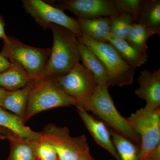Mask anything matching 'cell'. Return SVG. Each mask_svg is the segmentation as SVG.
<instances>
[{
  "label": "cell",
  "instance_id": "obj_1",
  "mask_svg": "<svg viewBox=\"0 0 160 160\" xmlns=\"http://www.w3.org/2000/svg\"><path fill=\"white\" fill-rule=\"evenodd\" d=\"M49 28L52 31L53 44L46 66V76L57 78L66 74L79 63L78 41L76 36L65 27L52 24Z\"/></svg>",
  "mask_w": 160,
  "mask_h": 160
},
{
  "label": "cell",
  "instance_id": "obj_2",
  "mask_svg": "<svg viewBox=\"0 0 160 160\" xmlns=\"http://www.w3.org/2000/svg\"><path fill=\"white\" fill-rule=\"evenodd\" d=\"M77 102L62 90L55 78L46 76L35 80L29 92L23 121L42 112L61 107L76 106Z\"/></svg>",
  "mask_w": 160,
  "mask_h": 160
},
{
  "label": "cell",
  "instance_id": "obj_3",
  "mask_svg": "<svg viewBox=\"0 0 160 160\" xmlns=\"http://www.w3.org/2000/svg\"><path fill=\"white\" fill-rule=\"evenodd\" d=\"M109 87L106 83H98L87 111H91L110 129L135 143L140 148L139 136L127 118L123 117L117 109L109 93Z\"/></svg>",
  "mask_w": 160,
  "mask_h": 160
},
{
  "label": "cell",
  "instance_id": "obj_4",
  "mask_svg": "<svg viewBox=\"0 0 160 160\" xmlns=\"http://www.w3.org/2000/svg\"><path fill=\"white\" fill-rule=\"evenodd\" d=\"M1 54L9 62L20 64L32 80H37L46 76L47 62L51 48H40L26 45L17 39L8 36L3 42Z\"/></svg>",
  "mask_w": 160,
  "mask_h": 160
},
{
  "label": "cell",
  "instance_id": "obj_5",
  "mask_svg": "<svg viewBox=\"0 0 160 160\" xmlns=\"http://www.w3.org/2000/svg\"><path fill=\"white\" fill-rule=\"evenodd\" d=\"M78 41L91 49L106 67L110 81V86L120 87L131 85L135 69L122 59L113 46L109 42H102L82 34Z\"/></svg>",
  "mask_w": 160,
  "mask_h": 160
},
{
  "label": "cell",
  "instance_id": "obj_6",
  "mask_svg": "<svg viewBox=\"0 0 160 160\" xmlns=\"http://www.w3.org/2000/svg\"><path fill=\"white\" fill-rule=\"evenodd\" d=\"M127 119L140 138V160H149L160 147V108H140Z\"/></svg>",
  "mask_w": 160,
  "mask_h": 160
},
{
  "label": "cell",
  "instance_id": "obj_7",
  "mask_svg": "<svg viewBox=\"0 0 160 160\" xmlns=\"http://www.w3.org/2000/svg\"><path fill=\"white\" fill-rule=\"evenodd\" d=\"M67 127L49 124L40 132L41 141L53 146L58 160H79L89 151V145L84 135L77 137L70 136Z\"/></svg>",
  "mask_w": 160,
  "mask_h": 160
},
{
  "label": "cell",
  "instance_id": "obj_8",
  "mask_svg": "<svg viewBox=\"0 0 160 160\" xmlns=\"http://www.w3.org/2000/svg\"><path fill=\"white\" fill-rule=\"evenodd\" d=\"M55 78L62 90L76 101V107L87 111L98 85L93 75L79 62L66 74Z\"/></svg>",
  "mask_w": 160,
  "mask_h": 160
},
{
  "label": "cell",
  "instance_id": "obj_9",
  "mask_svg": "<svg viewBox=\"0 0 160 160\" xmlns=\"http://www.w3.org/2000/svg\"><path fill=\"white\" fill-rule=\"evenodd\" d=\"M22 2L26 12L44 30L53 24L69 29L77 37L82 34L77 19L67 15L64 10L42 0H23Z\"/></svg>",
  "mask_w": 160,
  "mask_h": 160
},
{
  "label": "cell",
  "instance_id": "obj_10",
  "mask_svg": "<svg viewBox=\"0 0 160 160\" xmlns=\"http://www.w3.org/2000/svg\"><path fill=\"white\" fill-rule=\"evenodd\" d=\"M56 7L71 12L77 18L93 19L110 17L119 14L112 0H64Z\"/></svg>",
  "mask_w": 160,
  "mask_h": 160
},
{
  "label": "cell",
  "instance_id": "obj_11",
  "mask_svg": "<svg viewBox=\"0 0 160 160\" xmlns=\"http://www.w3.org/2000/svg\"><path fill=\"white\" fill-rule=\"evenodd\" d=\"M139 87L135 91L137 96L146 102L145 107L156 109L160 106V69L150 72L144 69L138 78Z\"/></svg>",
  "mask_w": 160,
  "mask_h": 160
},
{
  "label": "cell",
  "instance_id": "obj_12",
  "mask_svg": "<svg viewBox=\"0 0 160 160\" xmlns=\"http://www.w3.org/2000/svg\"><path fill=\"white\" fill-rule=\"evenodd\" d=\"M76 108L80 118L96 142L107 150L117 160H120L112 142L109 127L102 121L96 118L82 108Z\"/></svg>",
  "mask_w": 160,
  "mask_h": 160
},
{
  "label": "cell",
  "instance_id": "obj_13",
  "mask_svg": "<svg viewBox=\"0 0 160 160\" xmlns=\"http://www.w3.org/2000/svg\"><path fill=\"white\" fill-rule=\"evenodd\" d=\"M22 119L0 107V126L12 132L15 136L26 139L39 141L40 132L34 131L25 125Z\"/></svg>",
  "mask_w": 160,
  "mask_h": 160
},
{
  "label": "cell",
  "instance_id": "obj_14",
  "mask_svg": "<svg viewBox=\"0 0 160 160\" xmlns=\"http://www.w3.org/2000/svg\"><path fill=\"white\" fill-rule=\"evenodd\" d=\"M82 33L91 39L102 42H108L110 35L111 17H101L93 19L77 18Z\"/></svg>",
  "mask_w": 160,
  "mask_h": 160
},
{
  "label": "cell",
  "instance_id": "obj_15",
  "mask_svg": "<svg viewBox=\"0 0 160 160\" xmlns=\"http://www.w3.org/2000/svg\"><path fill=\"white\" fill-rule=\"evenodd\" d=\"M78 47L83 66L93 75L98 83H106L110 86L109 74L102 61L88 46L78 41Z\"/></svg>",
  "mask_w": 160,
  "mask_h": 160
},
{
  "label": "cell",
  "instance_id": "obj_16",
  "mask_svg": "<svg viewBox=\"0 0 160 160\" xmlns=\"http://www.w3.org/2000/svg\"><path fill=\"white\" fill-rule=\"evenodd\" d=\"M35 80L28 85L13 91H6L0 107L24 118L29 92Z\"/></svg>",
  "mask_w": 160,
  "mask_h": 160
},
{
  "label": "cell",
  "instance_id": "obj_17",
  "mask_svg": "<svg viewBox=\"0 0 160 160\" xmlns=\"http://www.w3.org/2000/svg\"><path fill=\"white\" fill-rule=\"evenodd\" d=\"M10 66L0 73V86L8 91H13L28 85L33 80L20 64L11 61Z\"/></svg>",
  "mask_w": 160,
  "mask_h": 160
},
{
  "label": "cell",
  "instance_id": "obj_18",
  "mask_svg": "<svg viewBox=\"0 0 160 160\" xmlns=\"http://www.w3.org/2000/svg\"><path fill=\"white\" fill-rule=\"evenodd\" d=\"M10 151L7 160H38L39 141L26 139L13 136L9 138Z\"/></svg>",
  "mask_w": 160,
  "mask_h": 160
},
{
  "label": "cell",
  "instance_id": "obj_19",
  "mask_svg": "<svg viewBox=\"0 0 160 160\" xmlns=\"http://www.w3.org/2000/svg\"><path fill=\"white\" fill-rule=\"evenodd\" d=\"M107 40L113 46L122 59L135 69L141 67L148 60V55L140 53L132 47L126 40L112 37L110 35Z\"/></svg>",
  "mask_w": 160,
  "mask_h": 160
},
{
  "label": "cell",
  "instance_id": "obj_20",
  "mask_svg": "<svg viewBox=\"0 0 160 160\" xmlns=\"http://www.w3.org/2000/svg\"><path fill=\"white\" fill-rule=\"evenodd\" d=\"M137 23L160 34V0H144Z\"/></svg>",
  "mask_w": 160,
  "mask_h": 160
},
{
  "label": "cell",
  "instance_id": "obj_21",
  "mask_svg": "<svg viewBox=\"0 0 160 160\" xmlns=\"http://www.w3.org/2000/svg\"><path fill=\"white\" fill-rule=\"evenodd\" d=\"M158 32L154 29L147 28L138 23H133L127 37L126 42L133 49L143 54H147L146 51L149 49L147 40L152 36Z\"/></svg>",
  "mask_w": 160,
  "mask_h": 160
},
{
  "label": "cell",
  "instance_id": "obj_22",
  "mask_svg": "<svg viewBox=\"0 0 160 160\" xmlns=\"http://www.w3.org/2000/svg\"><path fill=\"white\" fill-rule=\"evenodd\" d=\"M109 130L120 160H140V148L137 145L112 129Z\"/></svg>",
  "mask_w": 160,
  "mask_h": 160
},
{
  "label": "cell",
  "instance_id": "obj_23",
  "mask_svg": "<svg viewBox=\"0 0 160 160\" xmlns=\"http://www.w3.org/2000/svg\"><path fill=\"white\" fill-rule=\"evenodd\" d=\"M111 17L110 36L126 41L131 26L134 23L132 18L126 15L122 14H119Z\"/></svg>",
  "mask_w": 160,
  "mask_h": 160
},
{
  "label": "cell",
  "instance_id": "obj_24",
  "mask_svg": "<svg viewBox=\"0 0 160 160\" xmlns=\"http://www.w3.org/2000/svg\"><path fill=\"white\" fill-rule=\"evenodd\" d=\"M144 0H112L119 14L126 15L138 23L139 14Z\"/></svg>",
  "mask_w": 160,
  "mask_h": 160
},
{
  "label": "cell",
  "instance_id": "obj_25",
  "mask_svg": "<svg viewBox=\"0 0 160 160\" xmlns=\"http://www.w3.org/2000/svg\"><path fill=\"white\" fill-rule=\"evenodd\" d=\"M37 156L41 160H58L57 154L53 146L47 142L39 140L37 148Z\"/></svg>",
  "mask_w": 160,
  "mask_h": 160
},
{
  "label": "cell",
  "instance_id": "obj_26",
  "mask_svg": "<svg viewBox=\"0 0 160 160\" xmlns=\"http://www.w3.org/2000/svg\"><path fill=\"white\" fill-rule=\"evenodd\" d=\"M10 65V62L0 52V73L8 69Z\"/></svg>",
  "mask_w": 160,
  "mask_h": 160
},
{
  "label": "cell",
  "instance_id": "obj_27",
  "mask_svg": "<svg viewBox=\"0 0 160 160\" xmlns=\"http://www.w3.org/2000/svg\"><path fill=\"white\" fill-rule=\"evenodd\" d=\"M5 22L4 18L0 16V39H2L3 42L7 41L8 36L5 32Z\"/></svg>",
  "mask_w": 160,
  "mask_h": 160
},
{
  "label": "cell",
  "instance_id": "obj_28",
  "mask_svg": "<svg viewBox=\"0 0 160 160\" xmlns=\"http://www.w3.org/2000/svg\"><path fill=\"white\" fill-rule=\"evenodd\" d=\"M13 136H14V135L11 132L0 126V138L7 139L9 140Z\"/></svg>",
  "mask_w": 160,
  "mask_h": 160
},
{
  "label": "cell",
  "instance_id": "obj_29",
  "mask_svg": "<svg viewBox=\"0 0 160 160\" xmlns=\"http://www.w3.org/2000/svg\"><path fill=\"white\" fill-rule=\"evenodd\" d=\"M148 160H160V147L158 148Z\"/></svg>",
  "mask_w": 160,
  "mask_h": 160
},
{
  "label": "cell",
  "instance_id": "obj_30",
  "mask_svg": "<svg viewBox=\"0 0 160 160\" xmlns=\"http://www.w3.org/2000/svg\"><path fill=\"white\" fill-rule=\"evenodd\" d=\"M79 160H94L90 154V152L83 155Z\"/></svg>",
  "mask_w": 160,
  "mask_h": 160
},
{
  "label": "cell",
  "instance_id": "obj_31",
  "mask_svg": "<svg viewBox=\"0 0 160 160\" xmlns=\"http://www.w3.org/2000/svg\"><path fill=\"white\" fill-rule=\"evenodd\" d=\"M6 91L7 90H6V89L0 88V106H1V103L2 102L3 98L6 95Z\"/></svg>",
  "mask_w": 160,
  "mask_h": 160
},
{
  "label": "cell",
  "instance_id": "obj_32",
  "mask_svg": "<svg viewBox=\"0 0 160 160\" xmlns=\"http://www.w3.org/2000/svg\"><path fill=\"white\" fill-rule=\"evenodd\" d=\"M38 160H39V159H38Z\"/></svg>",
  "mask_w": 160,
  "mask_h": 160
}]
</instances>
